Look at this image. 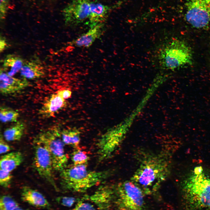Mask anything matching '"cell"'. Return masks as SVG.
Masks as SVG:
<instances>
[{
    "instance_id": "6da1fadb",
    "label": "cell",
    "mask_w": 210,
    "mask_h": 210,
    "mask_svg": "<svg viewBox=\"0 0 210 210\" xmlns=\"http://www.w3.org/2000/svg\"><path fill=\"white\" fill-rule=\"evenodd\" d=\"M171 155L164 150L157 153L139 151L136 158L138 167L130 180L144 192L156 190L170 174Z\"/></svg>"
},
{
    "instance_id": "7a4b0ae2",
    "label": "cell",
    "mask_w": 210,
    "mask_h": 210,
    "mask_svg": "<svg viewBox=\"0 0 210 210\" xmlns=\"http://www.w3.org/2000/svg\"><path fill=\"white\" fill-rule=\"evenodd\" d=\"M182 196L187 210H210V173L197 166L184 179Z\"/></svg>"
},
{
    "instance_id": "3957f363",
    "label": "cell",
    "mask_w": 210,
    "mask_h": 210,
    "mask_svg": "<svg viewBox=\"0 0 210 210\" xmlns=\"http://www.w3.org/2000/svg\"><path fill=\"white\" fill-rule=\"evenodd\" d=\"M60 172V184L64 190L83 192L104 181L112 175L110 169L89 170L87 164L67 167Z\"/></svg>"
},
{
    "instance_id": "277c9868",
    "label": "cell",
    "mask_w": 210,
    "mask_h": 210,
    "mask_svg": "<svg viewBox=\"0 0 210 210\" xmlns=\"http://www.w3.org/2000/svg\"><path fill=\"white\" fill-rule=\"evenodd\" d=\"M143 190L130 179L114 185L107 203V209L112 204L120 210H142Z\"/></svg>"
},
{
    "instance_id": "5b68a950",
    "label": "cell",
    "mask_w": 210,
    "mask_h": 210,
    "mask_svg": "<svg viewBox=\"0 0 210 210\" xmlns=\"http://www.w3.org/2000/svg\"><path fill=\"white\" fill-rule=\"evenodd\" d=\"M159 63L164 69L174 70L193 62L192 50L184 41L174 39L161 50L158 56Z\"/></svg>"
},
{
    "instance_id": "8992f818",
    "label": "cell",
    "mask_w": 210,
    "mask_h": 210,
    "mask_svg": "<svg viewBox=\"0 0 210 210\" xmlns=\"http://www.w3.org/2000/svg\"><path fill=\"white\" fill-rule=\"evenodd\" d=\"M34 142L40 144L47 150L50 155L54 171L60 172L67 167L68 158L61 132L56 128H51L40 132Z\"/></svg>"
},
{
    "instance_id": "52a82bcc",
    "label": "cell",
    "mask_w": 210,
    "mask_h": 210,
    "mask_svg": "<svg viewBox=\"0 0 210 210\" xmlns=\"http://www.w3.org/2000/svg\"><path fill=\"white\" fill-rule=\"evenodd\" d=\"M185 18L192 27L204 29L210 27V0H187Z\"/></svg>"
},
{
    "instance_id": "ba28073f",
    "label": "cell",
    "mask_w": 210,
    "mask_h": 210,
    "mask_svg": "<svg viewBox=\"0 0 210 210\" xmlns=\"http://www.w3.org/2000/svg\"><path fill=\"white\" fill-rule=\"evenodd\" d=\"M125 131L115 128L107 131L100 137L96 144L98 161L101 162L111 158L121 144Z\"/></svg>"
},
{
    "instance_id": "9c48e42d",
    "label": "cell",
    "mask_w": 210,
    "mask_h": 210,
    "mask_svg": "<svg viewBox=\"0 0 210 210\" xmlns=\"http://www.w3.org/2000/svg\"><path fill=\"white\" fill-rule=\"evenodd\" d=\"M34 142V167L39 175L57 190L58 189L53 174L54 171L50 154L42 145L36 142Z\"/></svg>"
},
{
    "instance_id": "30bf717a",
    "label": "cell",
    "mask_w": 210,
    "mask_h": 210,
    "mask_svg": "<svg viewBox=\"0 0 210 210\" xmlns=\"http://www.w3.org/2000/svg\"><path fill=\"white\" fill-rule=\"evenodd\" d=\"M90 1V0H71L62 12L66 24L74 26L88 19Z\"/></svg>"
},
{
    "instance_id": "8fae6325",
    "label": "cell",
    "mask_w": 210,
    "mask_h": 210,
    "mask_svg": "<svg viewBox=\"0 0 210 210\" xmlns=\"http://www.w3.org/2000/svg\"><path fill=\"white\" fill-rule=\"evenodd\" d=\"M0 91L3 95L12 94L22 90L27 87L29 83L26 78H18L8 75L1 69Z\"/></svg>"
},
{
    "instance_id": "7c38bea8",
    "label": "cell",
    "mask_w": 210,
    "mask_h": 210,
    "mask_svg": "<svg viewBox=\"0 0 210 210\" xmlns=\"http://www.w3.org/2000/svg\"><path fill=\"white\" fill-rule=\"evenodd\" d=\"M105 28L103 23L90 28L86 33L70 42V45L78 47L89 48L95 41L104 33Z\"/></svg>"
},
{
    "instance_id": "4fadbf2b",
    "label": "cell",
    "mask_w": 210,
    "mask_h": 210,
    "mask_svg": "<svg viewBox=\"0 0 210 210\" xmlns=\"http://www.w3.org/2000/svg\"><path fill=\"white\" fill-rule=\"evenodd\" d=\"M21 197L22 201L34 206L48 209L51 208L49 202L42 193L29 187H23Z\"/></svg>"
},
{
    "instance_id": "5bb4252c",
    "label": "cell",
    "mask_w": 210,
    "mask_h": 210,
    "mask_svg": "<svg viewBox=\"0 0 210 210\" xmlns=\"http://www.w3.org/2000/svg\"><path fill=\"white\" fill-rule=\"evenodd\" d=\"M112 9V7L96 1H90V14L88 24L90 28L103 23Z\"/></svg>"
},
{
    "instance_id": "9a60e30c",
    "label": "cell",
    "mask_w": 210,
    "mask_h": 210,
    "mask_svg": "<svg viewBox=\"0 0 210 210\" xmlns=\"http://www.w3.org/2000/svg\"><path fill=\"white\" fill-rule=\"evenodd\" d=\"M66 104L65 99L57 93L52 94L43 104L38 113L45 118H49L64 107Z\"/></svg>"
},
{
    "instance_id": "2e32d148",
    "label": "cell",
    "mask_w": 210,
    "mask_h": 210,
    "mask_svg": "<svg viewBox=\"0 0 210 210\" xmlns=\"http://www.w3.org/2000/svg\"><path fill=\"white\" fill-rule=\"evenodd\" d=\"M20 71L21 76L26 79L38 78L45 74L44 68L41 63L34 59L24 61Z\"/></svg>"
},
{
    "instance_id": "e0dca14e",
    "label": "cell",
    "mask_w": 210,
    "mask_h": 210,
    "mask_svg": "<svg viewBox=\"0 0 210 210\" xmlns=\"http://www.w3.org/2000/svg\"><path fill=\"white\" fill-rule=\"evenodd\" d=\"M23 159L22 154L18 151L4 155L0 158V169L11 172L21 164Z\"/></svg>"
},
{
    "instance_id": "ac0fdd59",
    "label": "cell",
    "mask_w": 210,
    "mask_h": 210,
    "mask_svg": "<svg viewBox=\"0 0 210 210\" xmlns=\"http://www.w3.org/2000/svg\"><path fill=\"white\" fill-rule=\"evenodd\" d=\"M24 61L20 57L10 54L7 55L3 61V67L4 70L9 69L7 73L12 76L19 71L22 67Z\"/></svg>"
},
{
    "instance_id": "d6986e66",
    "label": "cell",
    "mask_w": 210,
    "mask_h": 210,
    "mask_svg": "<svg viewBox=\"0 0 210 210\" xmlns=\"http://www.w3.org/2000/svg\"><path fill=\"white\" fill-rule=\"evenodd\" d=\"M25 129L24 124L21 121H17L4 130L3 136L8 141H19L22 138Z\"/></svg>"
},
{
    "instance_id": "ffe728a7",
    "label": "cell",
    "mask_w": 210,
    "mask_h": 210,
    "mask_svg": "<svg viewBox=\"0 0 210 210\" xmlns=\"http://www.w3.org/2000/svg\"><path fill=\"white\" fill-rule=\"evenodd\" d=\"M62 141L64 145L73 147L74 148H78L80 141V133L75 128L69 129L61 132Z\"/></svg>"
},
{
    "instance_id": "44dd1931",
    "label": "cell",
    "mask_w": 210,
    "mask_h": 210,
    "mask_svg": "<svg viewBox=\"0 0 210 210\" xmlns=\"http://www.w3.org/2000/svg\"><path fill=\"white\" fill-rule=\"evenodd\" d=\"M0 120L3 123L16 122L17 121L19 113L12 108L6 106H1L0 109Z\"/></svg>"
},
{
    "instance_id": "7402d4cb",
    "label": "cell",
    "mask_w": 210,
    "mask_h": 210,
    "mask_svg": "<svg viewBox=\"0 0 210 210\" xmlns=\"http://www.w3.org/2000/svg\"><path fill=\"white\" fill-rule=\"evenodd\" d=\"M71 158L74 165L87 164L90 158L85 152L78 148H75Z\"/></svg>"
},
{
    "instance_id": "603a6c76",
    "label": "cell",
    "mask_w": 210,
    "mask_h": 210,
    "mask_svg": "<svg viewBox=\"0 0 210 210\" xmlns=\"http://www.w3.org/2000/svg\"><path fill=\"white\" fill-rule=\"evenodd\" d=\"M19 206L18 203L11 196L4 195L0 199V210H13Z\"/></svg>"
},
{
    "instance_id": "cb8c5ba5",
    "label": "cell",
    "mask_w": 210,
    "mask_h": 210,
    "mask_svg": "<svg viewBox=\"0 0 210 210\" xmlns=\"http://www.w3.org/2000/svg\"><path fill=\"white\" fill-rule=\"evenodd\" d=\"M13 176L10 172L0 169V184L2 187L8 188L10 186Z\"/></svg>"
},
{
    "instance_id": "d4e9b609",
    "label": "cell",
    "mask_w": 210,
    "mask_h": 210,
    "mask_svg": "<svg viewBox=\"0 0 210 210\" xmlns=\"http://www.w3.org/2000/svg\"><path fill=\"white\" fill-rule=\"evenodd\" d=\"M56 200L58 203L62 206L70 207L76 202L77 200L73 197L62 196L57 197Z\"/></svg>"
},
{
    "instance_id": "484cf974",
    "label": "cell",
    "mask_w": 210,
    "mask_h": 210,
    "mask_svg": "<svg viewBox=\"0 0 210 210\" xmlns=\"http://www.w3.org/2000/svg\"><path fill=\"white\" fill-rule=\"evenodd\" d=\"M10 0H0V17L3 20L5 18L8 10Z\"/></svg>"
},
{
    "instance_id": "4316f807",
    "label": "cell",
    "mask_w": 210,
    "mask_h": 210,
    "mask_svg": "<svg viewBox=\"0 0 210 210\" xmlns=\"http://www.w3.org/2000/svg\"><path fill=\"white\" fill-rule=\"evenodd\" d=\"M72 210H96L91 204L83 201H79Z\"/></svg>"
},
{
    "instance_id": "83f0119b",
    "label": "cell",
    "mask_w": 210,
    "mask_h": 210,
    "mask_svg": "<svg viewBox=\"0 0 210 210\" xmlns=\"http://www.w3.org/2000/svg\"><path fill=\"white\" fill-rule=\"evenodd\" d=\"M11 148L10 146L6 142L1 135L0 139V153L4 154L10 150Z\"/></svg>"
},
{
    "instance_id": "f1b7e54d",
    "label": "cell",
    "mask_w": 210,
    "mask_h": 210,
    "mask_svg": "<svg viewBox=\"0 0 210 210\" xmlns=\"http://www.w3.org/2000/svg\"><path fill=\"white\" fill-rule=\"evenodd\" d=\"M56 93L64 99L70 97L72 94L71 90L67 89L60 90Z\"/></svg>"
},
{
    "instance_id": "f546056e",
    "label": "cell",
    "mask_w": 210,
    "mask_h": 210,
    "mask_svg": "<svg viewBox=\"0 0 210 210\" xmlns=\"http://www.w3.org/2000/svg\"><path fill=\"white\" fill-rule=\"evenodd\" d=\"M7 46V42L4 37L1 36L0 39V51H3Z\"/></svg>"
},
{
    "instance_id": "4dcf8cb0",
    "label": "cell",
    "mask_w": 210,
    "mask_h": 210,
    "mask_svg": "<svg viewBox=\"0 0 210 210\" xmlns=\"http://www.w3.org/2000/svg\"><path fill=\"white\" fill-rule=\"evenodd\" d=\"M13 210H29L28 209H23L19 206L16 208L14 209Z\"/></svg>"
}]
</instances>
